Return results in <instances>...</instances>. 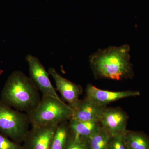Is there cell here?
I'll use <instances>...</instances> for the list:
<instances>
[{"mask_svg": "<svg viewBox=\"0 0 149 149\" xmlns=\"http://www.w3.org/2000/svg\"><path fill=\"white\" fill-rule=\"evenodd\" d=\"M130 46H110L99 49L89 57V63L96 78L120 80L134 76L130 63Z\"/></svg>", "mask_w": 149, "mask_h": 149, "instance_id": "1", "label": "cell"}, {"mask_svg": "<svg viewBox=\"0 0 149 149\" xmlns=\"http://www.w3.org/2000/svg\"><path fill=\"white\" fill-rule=\"evenodd\" d=\"M39 90L30 77L19 70L9 76L1 91L0 100L19 111L28 113L41 100Z\"/></svg>", "mask_w": 149, "mask_h": 149, "instance_id": "2", "label": "cell"}, {"mask_svg": "<svg viewBox=\"0 0 149 149\" xmlns=\"http://www.w3.org/2000/svg\"><path fill=\"white\" fill-rule=\"evenodd\" d=\"M72 113V109L63 100L42 96L37 107L27 115L34 127L69 121Z\"/></svg>", "mask_w": 149, "mask_h": 149, "instance_id": "3", "label": "cell"}, {"mask_svg": "<svg viewBox=\"0 0 149 149\" xmlns=\"http://www.w3.org/2000/svg\"><path fill=\"white\" fill-rule=\"evenodd\" d=\"M30 124L27 113H22L0 100V132L17 143H23Z\"/></svg>", "mask_w": 149, "mask_h": 149, "instance_id": "4", "label": "cell"}, {"mask_svg": "<svg viewBox=\"0 0 149 149\" xmlns=\"http://www.w3.org/2000/svg\"><path fill=\"white\" fill-rule=\"evenodd\" d=\"M26 60L29 66L30 77L43 96L61 100L52 85L49 72L46 71L39 59L29 54L26 56Z\"/></svg>", "mask_w": 149, "mask_h": 149, "instance_id": "5", "label": "cell"}, {"mask_svg": "<svg viewBox=\"0 0 149 149\" xmlns=\"http://www.w3.org/2000/svg\"><path fill=\"white\" fill-rule=\"evenodd\" d=\"M58 125L32 127L23 141L22 149H49Z\"/></svg>", "mask_w": 149, "mask_h": 149, "instance_id": "6", "label": "cell"}, {"mask_svg": "<svg viewBox=\"0 0 149 149\" xmlns=\"http://www.w3.org/2000/svg\"><path fill=\"white\" fill-rule=\"evenodd\" d=\"M128 119L127 113L119 107L109 108L104 107L102 111L100 121L103 128L111 136L126 131Z\"/></svg>", "mask_w": 149, "mask_h": 149, "instance_id": "7", "label": "cell"}, {"mask_svg": "<svg viewBox=\"0 0 149 149\" xmlns=\"http://www.w3.org/2000/svg\"><path fill=\"white\" fill-rule=\"evenodd\" d=\"M86 97L102 107L120 99L137 97L140 95L139 91H111L99 89L92 84L87 85L85 90Z\"/></svg>", "mask_w": 149, "mask_h": 149, "instance_id": "8", "label": "cell"}, {"mask_svg": "<svg viewBox=\"0 0 149 149\" xmlns=\"http://www.w3.org/2000/svg\"><path fill=\"white\" fill-rule=\"evenodd\" d=\"M48 72L54 78L57 90L63 100L72 108L80 100L79 97L82 93L81 86L63 77L54 68H49Z\"/></svg>", "mask_w": 149, "mask_h": 149, "instance_id": "9", "label": "cell"}, {"mask_svg": "<svg viewBox=\"0 0 149 149\" xmlns=\"http://www.w3.org/2000/svg\"><path fill=\"white\" fill-rule=\"evenodd\" d=\"M104 107L86 97L80 100L72 108V116L70 119L80 121H99Z\"/></svg>", "mask_w": 149, "mask_h": 149, "instance_id": "10", "label": "cell"}, {"mask_svg": "<svg viewBox=\"0 0 149 149\" xmlns=\"http://www.w3.org/2000/svg\"><path fill=\"white\" fill-rule=\"evenodd\" d=\"M68 124L71 133L86 139L94 135L102 127L98 120L80 121L70 119Z\"/></svg>", "mask_w": 149, "mask_h": 149, "instance_id": "11", "label": "cell"}, {"mask_svg": "<svg viewBox=\"0 0 149 149\" xmlns=\"http://www.w3.org/2000/svg\"><path fill=\"white\" fill-rule=\"evenodd\" d=\"M124 139L128 149H149V136L143 132L126 130Z\"/></svg>", "mask_w": 149, "mask_h": 149, "instance_id": "12", "label": "cell"}, {"mask_svg": "<svg viewBox=\"0 0 149 149\" xmlns=\"http://www.w3.org/2000/svg\"><path fill=\"white\" fill-rule=\"evenodd\" d=\"M71 136L68 121L58 125L49 149H65Z\"/></svg>", "mask_w": 149, "mask_h": 149, "instance_id": "13", "label": "cell"}, {"mask_svg": "<svg viewBox=\"0 0 149 149\" xmlns=\"http://www.w3.org/2000/svg\"><path fill=\"white\" fill-rule=\"evenodd\" d=\"M111 135L102 127L94 135L88 139L89 149H108Z\"/></svg>", "mask_w": 149, "mask_h": 149, "instance_id": "14", "label": "cell"}, {"mask_svg": "<svg viewBox=\"0 0 149 149\" xmlns=\"http://www.w3.org/2000/svg\"><path fill=\"white\" fill-rule=\"evenodd\" d=\"M65 149H89L88 139H83L71 133Z\"/></svg>", "mask_w": 149, "mask_h": 149, "instance_id": "15", "label": "cell"}, {"mask_svg": "<svg viewBox=\"0 0 149 149\" xmlns=\"http://www.w3.org/2000/svg\"><path fill=\"white\" fill-rule=\"evenodd\" d=\"M124 133L111 136L108 149H128L124 139Z\"/></svg>", "mask_w": 149, "mask_h": 149, "instance_id": "16", "label": "cell"}, {"mask_svg": "<svg viewBox=\"0 0 149 149\" xmlns=\"http://www.w3.org/2000/svg\"><path fill=\"white\" fill-rule=\"evenodd\" d=\"M0 149H22V146L0 133Z\"/></svg>", "mask_w": 149, "mask_h": 149, "instance_id": "17", "label": "cell"}]
</instances>
